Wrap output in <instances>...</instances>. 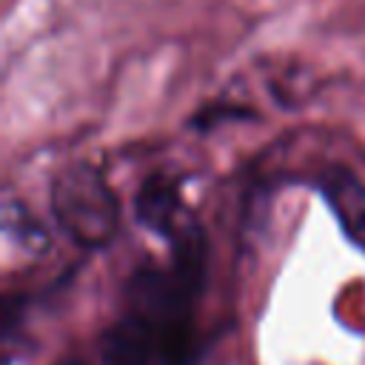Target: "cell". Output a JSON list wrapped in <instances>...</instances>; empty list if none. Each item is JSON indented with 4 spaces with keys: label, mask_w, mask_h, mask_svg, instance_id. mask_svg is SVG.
<instances>
[{
    "label": "cell",
    "mask_w": 365,
    "mask_h": 365,
    "mask_svg": "<svg viewBox=\"0 0 365 365\" xmlns=\"http://www.w3.org/2000/svg\"><path fill=\"white\" fill-rule=\"evenodd\" d=\"M51 214L63 234L80 248H103L120 225L117 194L91 163L66 165L51 182Z\"/></svg>",
    "instance_id": "obj_1"
},
{
    "label": "cell",
    "mask_w": 365,
    "mask_h": 365,
    "mask_svg": "<svg viewBox=\"0 0 365 365\" xmlns=\"http://www.w3.org/2000/svg\"><path fill=\"white\" fill-rule=\"evenodd\" d=\"M134 217L143 228L163 237L168 245L185 240L194 231H200L197 217L182 202L177 180L165 177L163 171L143 180V185L134 197Z\"/></svg>",
    "instance_id": "obj_2"
},
{
    "label": "cell",
    "mask_w": 365,
    "mask_h": 365,
    "mask_svg": "<svg viewBox=\"0 0 365 365\" xmlns=\"http://www.w3.org/2000/svg\"><path fill=\"white\" fill-rule=\"evenodd\" d=\"M100 359L103 365H154V359H160L154 325L128 311L100 336Z\"/></svg>",
    "instance_id": "obj_3"
},
{
    "label": "cell",
    "mask_w": 365,
    "mask_h": 365,
    "mask_svg": "<svg viewBox=\"0 0 365 365\" xmlns=\"http://www.w3.org/2000/svg\"><path fill=\"white\" fill-rule=\"evenodd\" d=\"M317 188L339 220L345 237L359 251H365V182L348 168H325L317 180Z\"/></svg>",
    "instance_id": "obj_4"
},
{
    "label": "cell",
    "mask_w": 365,
    "mask_h": 365,
    "mask_svg": "<svg viewBox=\"0 0 365 365\" xmlns=\"http://www.w3.org/2000/svg\"><path fill=\"white\" fill-rule=\"evenodd\" d=\"M60 365H86V362H80V359H66V362H60Z\"/></svg>",
    "instance_id": "obj_5"
}]
</instances>
